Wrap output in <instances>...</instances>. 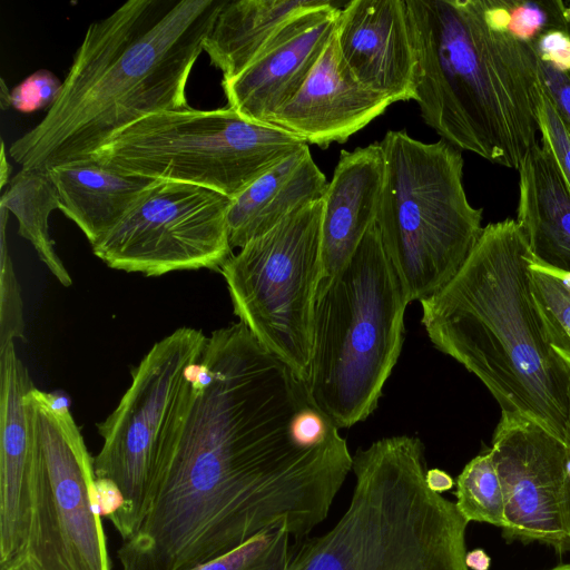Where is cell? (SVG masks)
Listing matches in <instances>:
<instances>
[{
  "label": "cell",
  "mask_w": 570,
  "mask_h": 570,
  "mask_svg": "<svg viewBox=\"0 0 570 570\" xmlns=\"http://www.w3.org/2000/svg\"><path fill=\"white\" fill-rule=\"evenodd\" d=\"M323 199L252 239L222 266L234 313L307 381L322 261Z\"/></svg>",
  "instance_id": "10"
},
{
  "label": "cell",
  "mask_w": 570,
  "mask_h": 570,
  "mask_svg": "<svg viewBox=\"0 0 570 570\" xmlns=\"http://www.w3.org/2000/svg\"><path fill=\"white\" fill-rule=\"evenodd\" d=\"M548 570H570V563L559 564Z\"/></svg>",
  "instance_id": "40"
},
{
  "label": "cell",
  "mask_w": 570,
  "mask_h": 570,
  "mask_svg": "<svg viewBox=\"0 0 570 570\" xmlns=\"http://www.w3.org/2000/svg\"><path fill=\"white\" fill-rule=\"evenodd\" d=\"M509 22L507 32L518 40L534 43L551 30L570 32L568 1L507 0Z\"/></svg>",
  "instance_id": "27"
},
{
  "label": "cell",
  "mask_w": 570,
  "mask_h": 570,
  "mask_svg": "<svg viewBox=\"0 0 570 570\" xmlns=\"http://www.w3.org/2000/svg\"><path fill=\"white\" fill-rule=\"evenodd\" d=\"M224 1L128 0L90 23L58 97L9 155L47 170L147 116L190 109L188 79Z\"/></svg>",
  "instance_id": "2"
},
{
  "label": "cell",
  "mask_w": 570,
  "mask_h": 570,
  "mask_svg": "<svg viewBox=\"0 0 570 570\" xmlns=\"http://www.w3.org/2000/svg\"><path fill=\"white\" fill-rule=\"evenodd\" d=\"M385 174L376 226L409 303L441 291L460 271L483 227L468 200L460 149L406 130L380 141Z\"/></svg>",
  "instance_id": "7"
},
{
  "label": "cell",
  "mask_w": 570,
  "mask_h": 570,
  "mask_svg": "<svg viewBox=\"0 0 570 570\" xmlns=\"http://www.w3.org/2000/svg\"><path fill=\"white\" fill-rule=\"evenodd\" d=\"M7 210L1 208L0 347L23 336L20 286L6 243Z\"/></svg>",
  "instance_id": "28"
},
{
  "label": "cell",
  "mask_w": 570,
  "mask_h": 570,
  "mask_svg": "<svg viewBox=\"0 0 570 570\" xmlns=\"http://www.w3.org/2000/svg\"><path fill=\"white\" fill-rule=\"evenodd\" d=\"M232 198L202 186L158 180L101 240L94 254L127 273L161 276L220 271L233 255L227 227Z\"/></svg>",
  "instance_id": "12"
},
{
  "label": "cell",
  "mask_w": 570,
  "mask_h": 570,
  "mask_svg": "<svg viewBox=\"0 0 570 570\" xmlns=\"http://www.w3.org/2000/svg\"><path fill=\"white\" fill-rule=\"evenodd\" d=\"M95 488L100 515L110 519L122 505L120 490L112 481L101 478H96Z\"/></svg>",
  "instance_id": "33"
},
{
  "label": "cell",
  "mask_w": 570,
  "mask_h": 570,
  "mask_svg": "<svg viewBox=\"0 0 570 570\" xmlns=\"http://www.w3.org/2000/svg\"><path fill=\"white\" fill-rule=\"evenodd\" d=\"M305 144L229 107L190 108L139 119L85 158L126 175L193 184L233 199Z\"/></svg>",
  "instance_id": "8"
},
{
  "label": "cell",
  "mask_w": 570,
  "mask_h": 570,
  "mask_svg": "<svg viewBox=\"0 0 570 570\" xmlns=\"http://www.w3.org/2000/svg\"><path fill=\"white\" fill-rule=\"evenodd\" d=\"M13 570H39V568L27 556L22 557L16 564L10 566Z\"/></svg>",
  "instance_id": "37"
},
{
  "label": "cell",
  "mask_w": 570,
  "mask_h": 570,
  "mask_svg": "<svg viewBox=\"0 0 570 570\" xmlns=\"http://www.w3.org/2000/svg\"><path fill=\"white\" fill-rule=\"evenodd\" d=\"M26 556L39 570H110L94 458L67 405L32 387Z\"/></svg>",
  "instance_id": "9"
},
{
  "label": "cell",
  "mask_w": 570,
  "mask_h": 570,
  "mask_svg": "<svg viewBox=\"0 0 570 570\" xmlns=\"http://www.w3.org/2000/svg\"><path fill=\"white\" fill-rule=\"evenodd\" d=\"M566 446V471H567V478H568V484H569V491H570V433L564 442Z\"/></svg>",
  "instance_id": "38"
},
{
  "label": "cell",
  "mask_w": 570,
  "mask_h": 570,
  "mask_svg": "<svg viewBox=\"0 0 570 570\" xmlns=\"http://www.w3.org/2000/svg\"><path fill=\"white\" fill-rule=\"evenodd\" d=\"M338 430L243 323L214 331L142 523L118 550L121 570H187L279 525L311 535L352 471Z\"/></svg>",
  "instance_id": "1"
},
{
  "label": "cell",
  "mask_w": 570,
  "mask_h": 570,
  "mask_svg": "<svg viewBox=\"0 0 570 570\" xmlns=\"http://www.w3.org/2000/svg\"><path fill=\"white\" fill-rule=\"evenodd\" d=\"M59 198V209L90 245L108 235L158 181L126 175L85 158L46 170Z\"/></svg>",
  "instance_id": "20"
},
{
  "label": "cell",
  "mask_w": 570,
  "mask_h": 570,
  "mask_svg": "<svg viewBox=\"0 0 570 570\" xmlns=\"http://www.w3.org/2000/svg\"><path fill=\"white\" fill-rule=\"evenodd\" d=\"M328 0H225L204 42L210 63L230 79L298 14Z\"/></svg>",
  "instance_id": "22"
},
{
  "label": "cell",
  "mask_w": 570,
  "mask_h": 570,
  "mask_svg": "<svg viewBox=\"0 0 570 570\" xmlns=\"http://www.w3.org/2000/svg\"><path fill=\"white\" fill-rule=\"evenodd\" d=\"M327 185L305 144L232 199L227 212L232 248H242L291 214L323 199Z\"/></svg>",
  "instance_id": "19"
},
{
  "label": "cell",
  "mask_w": 570,
  "mask_h": 570,
  "mask_svg": "<svg viewBox=\"0 0 570 570\" xmlns=\"http://www.w3.org/2000/svg\"><path fill=\"white\" fill-rule=\"evenodd\" d=\"M392 104L356 79L341 56L335 29L302 88L269 124L326 148L345 142Z\"/></svg>",
  "instance_id": "15"
},
{
  "label": "cell",
  "mask_w": 570,
  "mask_h": 570,
  "mask_svg": "<svg viewBox=\"0 0 570 570\" xmlns=\"http://www.w3.org/2000/svg\"><path fill=\"white\" fill-rule=\"evenodd\" d=\"M539 60L562 72H570V32L551 30L533 43Z\"/></svg>",
  "instance_id": "31"
},
{
  "label": "cell",
  "mask_w": 570,
  "mask_h": 570,
  "mask_svg": "<svg viewBox=\"0 0 570 570\" xmlns=\"http://www.w3.org/2000/svg\"><path fill=\"white\" fill-rule=\"evenodd\" d=\"M297 541L286 525H279L187 570H281Z\"/></svg>",
  "instance_id": "26"
},
{
  "label": "cell",
  "mask_w": 570,
  "mask_h": 570,
  "mask_svg": "<svg viewBox=\"0 0 570 570\" xmlns=\"http://www.w3.org/2000/svg\"><path fill=\"white\" fill-rule=\"evenodd\" d=\"M537 118L540 142L552 157L570 193V128L561 117L543 82H541L538 94Z\"/></svg>",
  "instance_id": "29"
},
{
  "label": "cell",
  "mask_w": 570,
  "mask_h": 570,
  "mask_svg": "<svg viewBox=\"0 0 570 570\" xmlns=\"http://www.w3.org/2000/svg\"><path fill=\"white\" fill-rule=\"evenodd\" d=\"M425 481L428 487L435 493H443L451 490L454 485L452 476L441 469H430L426 471Z\"/></svg>",
  "instance_id": "34"
},
{
  "label": "cell",
  "mask_w": 570,
  "mask_h": 570,
  "mask_svg": "<svg viewBox=\"0 0 570 570\" xmlns=\"http://www.w3.org/2000/svg\"><path fill=\"white\" fill-rule=\"evenodd\" d=\"M569 8H570V1H568Z\"/></svg>",
  "instance_id": "41"
},
{
  "label": "cell",
  "mask_w": 570,
  "mask_h": 570,
  "mask_svg": "<svg viewBox=\"0 0 570 570\" xmlns=\"http://www.w3.org/2000/svg\"><path fill=\"white\" fill-rule=\"evenodd\" d=\"M32 387L14 342L0 347V566L7 567L26 556L31 464L27 395Z\"/></svg>",
  "instance_id": "17"
},
{
  "label": "cell",
  "mask_w": 570,
  "mask_h": 570,
  "mask_svg": "<svg viewBox=\"0 0 570 570\" xmlns=\"http://www.w3.org/2000/svg\"><path fill=\"white\" fill-rule=\"evenodd\" d=\"M0 206L14 215L19 234L31 243L57 281L70 286L71 276L56 254L49 235V216L53 209H59V198L48 173L21 168L2 189Z\"/></svg>",
  "instance_id": "23"
},
{
  "label": "cell",
  "mask_w": 570,
  "mask_h": 570,
  "mask_svg": "<svg viewBox=\"0 0 570 570\" xmlns=\"http://www.w3.org/2000/svg\"><path fill=\"white\" fill-rule=\"evenodd\" d=\"M465 564L469 570H489L491 567V558L483 549L476 548L466 551Z\"/></svg>",
  "instance_id": "35"
},
{
  "label": "cell",
  "mask_w": 570,
  "mask_h": 570,
  "mask_svg": "<svg viewBox=\"0 0 570 570\" xmlns=\"http://www.w3.org/2000/svg\"><path fill=\"white\" fill-rule=\"evenodd\" d=\"M206 342L200 330L184 326L155 343L117 407L97 424L102 446L95 474L120 490L122 505L109 520L122 541L142 523L158 453L186 406Z\"/></svg>",
  "instance_id": "11"
},
{
  "label": "cell",
  "mask_w": 570,
  "mask_h": 570,
  "mask_svg": "<svg viewBox=\"0 0 570 570\" xmlns=\"http://www.w3.org/2000/svg\"><path fill=\"white\" fill-rule=\"evenodd\" d=\"M517 223L534 261L570 273V193L539 141L519 168Z\"/></svg>",
  "instance_id": "21"
},
{
  "label": "cell",
  "mask_w": 570,
  "mask_h": 570,
  "mask_svg": "<svg viewBox=\"0 0 570 570\" xmlns=\"http://www.w3.org/2000/svg\"><path fill=\"white\" fill-rule=\"evenodd\" d=\"M530 283L547 342L570 368V273L533 259Z\"/></svg>",
  "instance_id": "24"
},
{
  "label": "cell",
  "mask_w": 570,
  "mask_h": 570,
  "mask_svg": "<svg viewBox=\"0 0 570 570\" xmlns=\"http://www.w3.org/2000/svg\"><path fill=\"white\" fill-rule=\"evenodd\" d=\"M489 451L504 494L505 541L570 552L564 443L524 416L501 412Z\"/></svg>",
  "instance_id": "13"
},
{
  "label": "cell",
  "mask_w": 570,
  "mask_h": 570,
  "mask_svg": "<svg viewBox=\"0 0 570 570\" xmlns=\"http://www.w3.org/2000/svg\"><path fill=\"white\" fill-rule=\"evenodd\" d=\"M534 259L513 218L483 230L456 275L420 302L432 344L474 374L501 412L524 416L563 443L570 368L543 333L530 283Z\"/></svg>",
  "instance_id": "3"
},
{
  "label": "cell",
  "mask_w": 570,
  "mask_h": 570,
  "mask_svg": "<svg viewBox=\"0 0 570 570\" xmlns=\"http://www.w3.org/2000/svg\"><path fill=\"white\" fill-rule=\"evenodd\" d=\"M385 174L380 141L341 150L323 197V277L342 268L376 223Z\"/></svg>",
  "instance_id": "18"
},
{
  "label": "cell",
  "mask_w": 570,
  "mask_h": 570,
  "mask_svg": "<svg viewBox=\"0 0 570 570\" xmlns=\"http://www.w3.org/2000/svg\"><path fill=\"white\" fill-rule=\"evenodd\" d=\"M355 483L327 531L293 546L281 570H469V522L426 484L416 436L381 439L353 455Z\"/></svg>",
  "instance_id": "5"
},
{
  "label": "cell",
  "mask_w": 570,
  "mask_h": 570,
  "mask_svg": "<svg viewBox=\"0 0 570 570\" xmlns=\"http://www.w3.org/2000/svg\"><path fill=\"white\" fill-rule=\"evenodd\" d=\"M404 2L424 122L458 149L519 170L540 141L534 46L493 30L484 0Z\"/></svg>",
  "instance_id": "4"
},
{
  "label": "cell",
  "mask_w": 570,
  "mask_h": 570,
  "mask_svg": "<svg viewBox=\"0 0 570 570\" xmlns=\"http://www.w3.org/2000/svg\"><path fill=\"white\" fill-rule=\"evenodd\" d=\"M62 81L51 71L39 69L12 88L9 107L32 112L50 107L58 97Z\"/></svg>",
  "instance_id": "30"
},
{
  "label": "cell",
  "mask_w": 570,
  "mask_h": 570,
  "mask_svg": "<svg viewBox=\"0 0 570 570\" xmlns=\"http://www.w3.org/2000/svg\"><path fill=\"white\" fill-rule=\"evenodd\" d=\"M407 304L376 223L346 264L321 279L307 384L338 429L376 409L402 350Z\"/></svg>",
  "instance_id": "6"
},
{
  "label": "cell",
  "mask_w": 570,
  "mask_h": 570,
  "mask_svg": "<svg viewBox=\"0 0 570 570\" xmlns=\"http://www.w3.org/2000/svg\"><path fill=\"white\" fill-rule=\"evenodd\" d=\"M454 494L456 508L468 522L505 528L504 494L489 450L465 464L456 478Z\"/></svg>",
  "instance_id": "25"
},
{
  "label": "cell",
  "mask_w": 570,
  "mask_h": 570,
  "mask_svg": "<svg viewBox=\"0 0 570 570\" xmlns=\"http://www.w3.org/2000/svg\"><path fill=\"white\" fill-rule=\"evenodd\" d=\"M10 165L7 163L4 142L2 141L1 147V189H3L10 181Z\"/></svg>",
  "instance_id": "36"
},
{
  "label": "cell",
  "mask_w": 570,
  "mask_h": 570,
  "mask_svg": "<svg viewBox=\"0 0 570 570\" xmlns=\"http://www.w3.org/2000/svg\"><path fill=\"white\" fill-rule=\"evenodd\" d=\"M1 86H2V88H1V96H0L1 97L0 98L1 99V106H2L3 109H6L7 107H9L10 91L7 90V87L4 85L3 79L1 80Z\"/></svg>",
  "instance_id": "39"
},
{
  "label": "cell",
  "mask_w": 570,
  "mask_h": 570,
  "mask_svg": "<svg viewBox=\"0 0 570 570\" xmlns=\"http://www.w3.org/2000/svg\"><path fill=\"white\" fill-rule=\"evenodd\" d=\"M336 40L358 81L392 102L415 100L416 61L404 0L346 2Z\"/></svg>",
  "instance_id": "16"
},
{
  "label": "cell",
  "mask_w": 570,
  "mask_h": 570,
  "mask_svg": "<svg viewBox=\"0 0 570 570\" xmlns=\"http://www.w3.org/2000/svg\"><path fill=\"white\" fill-rule=\"evenodd\" d=\"M345 3L328 0L298 14L249 66L223 79L227 107L248 120L269 124L308 78L335 32Z\"/></svg>",
  "instance_id": "14"
},
{
  "label": "cell",
  "mask_w": 570,
  "mask_h": 570,
  "mask_svg": "<svg viewBox=\"0 0 570 570\" xmlns=\"http://www.w3.org/2000/svg\"><path fill=\"white\" fill-rule=\"evenodd\" d=\"M542 82L570 128V72H562L539 60Z\"/></svg>",
  "instance_id": "32"
}]
</instances>
